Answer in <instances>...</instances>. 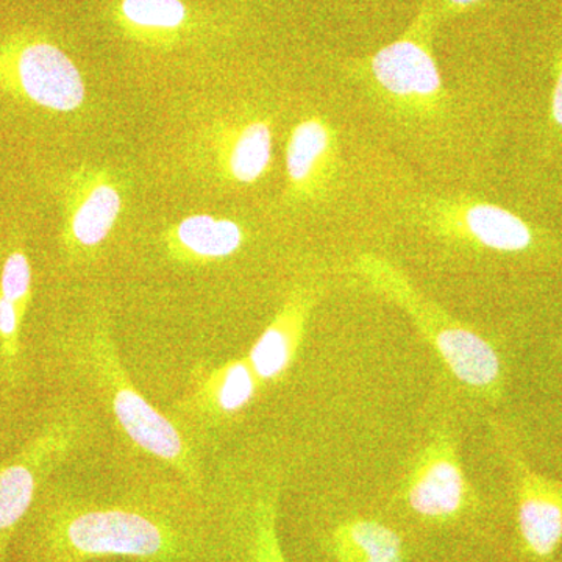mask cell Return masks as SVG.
<instances>
[{"label":"cell","mask_w":562,"mask_h":562,"mask_svg":"<svg viewBox=\"0 0 562 562\" xmlns=\"http://www.w3.org/2000/svg\"><path fill=\"white\" fill-rule=\"evenodd\" d=\"M355 268L372 290L397 303L412 317L417 330L462 386L487 401L502 397L503 361L490 341L425 297L401 269L384 258L364 254Z\"/></svg>","instance_id":"2"},{"label":"cell","mask_w":562,"mask_h":562,"mask_svg":"<svg viewBox=\"0 0 562 562\" xmlns=\"http://www.w3.org/2000/svg\"><path fill=\"white\" fill-rule=\"evenodd\" d=\"M0 90L58 113L79 110L87 98L72 58L35 33H14L0 41Z\"/></svg>","instance_id":"5"},{"label":"cell","mask_w":562,"mask_h":562,"mask_svg":"<svg viewBox=\"0 0 562 562\" xmlns=\"http://www.w3.org/2000/svg\"><path fill=\"white\" fill-rule=\"evenodd\" d=\"M260 384V379L246 357L227 362L211 372L203 383L201 398L211 412L221 416H232L243 412L254 401Z\"/></svg>","instance_id":"18"},{"label":"cell","mask_w":562,"mask_h":562,"mask_svg":"<svg viewBox=\"0 0 562 562\" xmlns=\"http://www.w3.org/2000/svg\"><path fill=\"white\" fill-rule=\"evenodd\" d=\"M29 543L36 562H209L216 543L213 501L190 487L54 492L35 514Z\"/></svg>","instance_id":"1"},{"label":"cell","mask_w":562,"mask_h":562,"mask_svg":"<svg viewBox=\"0 0 562 562\" xmlns=\"http://www.w3.org/2000/svg\"><path fill=\"white\" fill-rule=\"evenodd\" d=\"M417 214L425 228L449 246L501 255L527 254L538 246V232L527 221L479 199L428 198Z\"/></svg>","instance_id":"6"},{"label":"cell","mask_w":562,"mask_h":562,"mask_svg":"<svg viewBox=\"0 0 562 562\" xmlns=\"http://www.w3.org/2000/svg\"><path fill=\"white\" fill-rule=\"evenodd\" d=\"M113 20L128 38L157 47L173 46L199 27L183 0H117Z\"/></svg>","instance_id":"15"},{"label":"cell","mask_w":562,"mask_h":562,"mask_svg":"<svg viewBox=\"0 0 562 562\" xmlns=\"http://www.w3.org/2000/svg\"><path fill=\"white\" fill-rule=\"evenodd\" d=\"M497 441L516 495L520 552L527 562H552L562 546V482L536 472L503 425Z\"/></svg>","instance_id":"8"},{"label":"cell","mask_w":562,"mask_h":562,"mask_svg":"<svg viewBox=\"0 0 562 562\" xmlns=\"http://www.w3.org/2000/svg\"><path fill=\"white\" fill-rule=\"evenodd\" d=\"M80 419L70 416L49 425L20 454L0 465V562L22 520L31 513L41 484L79 442Z\"/></svg>","instance_id":"9"},{"label":"cell","mask_w":562,"mask_h":562,"mask_svg":"<svg viewBox=\"0 0 562 562\" xmlns=\"http://www.w3.org/2000/svg\"><path fill=\"white\" fill-rule=\"evenodd\" d=\"M271 124L261 116L227 122L213 140L214 162L222 179L247 187L268 173L272 162Z\"/></svg>","instance_id":"13"},{"label":"cell","mask_w":562,"mask_h":562,"mask_svg":"<svg viewBox=\"0 0 562 562\" xmlns=\"http://www.w3.org/2000/svg\"><path fill=\"white\" fill-rule=\"evenodd\" d=\"M90 360L95 380L125 436L138 449L181 473L192 491L205 494L191 447L184 442L179 428L133 386L106 328H95L92 333Z\"/></svg>","instance_id":"4"},{"label":"cell","mask_w":562,"mask_h":562,"mask_svg":"<svg viewBox=\"0 0 562 562\" xmlns=\"http://www.w3.org/2000/svg\"><path fill=\"white\" fill-rule=\"evenodd\" d=\"M313 305L312 291L303 288L292 291L251 347L247 360L261 383L273 382L290 369L301 349Z\"/></svg>","instance_id":"14"},{"label":"cell","mask_w":562,"mask_h":562,"mask_svg":"<svg viewBox=\"0 0 562 562\" xmlns=\"http://www.w3.org/2000/svg\"><path fill=\"white\" fill-rule=\"evenodd\" d=\"M338 136L321 116L292 128L286 146L288 195L294 201L322 198L338 172Z\"/></svg>","instance_id":"12"},{"label":"cell","mask_w":562,"mask_h":562,"mask_svg":"<svg viewBox=\"0 0 562 562\" xmlns=\"http://www.w3.org/2000/svg\"><path fill=\"white\" fill-rule=\"evenodd\" d=\"M216 543L209 562H288L279 535V487L255 482L213 498Z\"/></svg>","instance_id":"7"},{"label":"cell","mask_w":562,"mask_h":562,"mask_svg":"<svg viewBox=\"0 0 562 562\" xmlns=\"http://www.w3.org/2000/svg\"><path fill=\"white\" fill-rule=\"evenodd\" d=\"M550 131L553 135L562 136V47L554 69V83L549 109Z\"/></svg>","instance_id":"21"},{"label":"cell","mask_w":562,"mask_h":562,"mask_svg":"<svg viewBox=\"0 0 562 562\" xmlns=\"http://www.w3.org/2000/svg\"><path fill=\"white\" fill-rule=\"evenodd\" d=\"M32 291V269L27 255L16 250L7 257L0 273V295L13 302L22 313L25 312Z\"/></svg>","instance_id":"19"},{"label":"cell","mask_w":562,"mask_h":562,"mask_svg":"<svg viewBox=\"0 0 562 562\" xmlns=\"http://www.w3.org/2000/svg\"><path fill=\"white\" fill-rule=\"evenodd\" d=\"M438 18L435 2L424 0L401 38L358 65L362 85L380 105L403 122L435 121L449 106V92L432 54Z\"/></svg>","instance_id":"3"},{"label":"cell","mask_w":562,"mask_h":562,"mask_svg":"<svg viewBox=\"0 0 562 562\" xmlns=\"http://www.w3.org/2000/svg\"><path fill=\"white\" fill-rule=\"evenodd\" d=\"M330 562H405V546L391 527L372 519L344 520L325 536Z\"/></svg>","instance_id":"17"},{"label":"cell","mask_w":562,"mask_h":562,"mask_svg":"<svg viewBox=\"0 0 562 562\" xmlns=\"http://www.w3.org/2000/svg\"><path fill=\"white\" fill-rule=\"evenodd\" d=\"M22 316L24 313L13 302L0 295V342L7 360L16 357Z\"/></svg>","instance_id":"20"},{"label":"cell","mask_w":562,"mask_h":562,"mask_svg":"<svg viewBox=\"0 0 562 562\" xmlns=\"http://www.w3.org/2000/svg\"><path fill=\"white\" fill-rule=\"evenodd\" d=\"M402 494L408 508L427 522H452L469 508L472 487L452 432L438 430L425 443L406 473Z\"/></svg>","instance_id":"10"},{"label":"cell","mask_w":562,"mask_h":562,"mask_svg":"<svg viewBox=\"0 0 562 562\" xmlns=\"http://www.w3.org/2000/svg\"><path fill=\"white\" fill-rule=\"evenodd\" d=\"M244 231L236 221L213 214H191L166 233L173 257L187 261H216L241 249Z\"/></svg>","instance_id":"16"},{"label":"cell","mask_w":562,"mask_h":562,"mask_svg":"<svg viewBox=\"0 0 562 562\" xmlns=\"http://www.w3.org/2000/svg\"><path fill=\"white\" fill-rule=\"evenodd\" d=\"M122 192L111 173L87 171L74 180L66 205L65 244L72 251L98 249L122 211Z\"/></svg>","instance_id":"11"},{"label":"cell","mask_w":562,"mask_h":562,"mask_svg":"<svg viewBox=\"0 0 562 562\" xmlns=\"http://www.w3.org/2000/svg\"><path fill=\"white\" fill-rule=\"evenodd\" d=\"M482 2L484 0H439L438 5L436 3L435 5L439 18H450L454 14L464 13V11L471 10L472 7Z\"/></svg>","instance_id":"22"}]
</instances>
